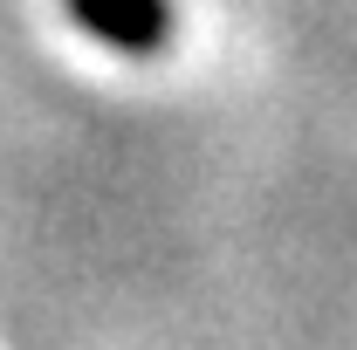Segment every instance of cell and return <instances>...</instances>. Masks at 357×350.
<instances>
[{"instance_id": "obj_1", "label": "cell", "mask_w": 357, "mask_h": 350, "mask_svg": "<svg viewBox=\"0 0 357 350\" xmlns=\"http://www.w3.org/2000/svg\"><path fill=\"white\" fill-rule=\"evenodd\" d=\"M69 21L117 55H158L172 42V0H69Z\"/></svg>"}]
</instances>
